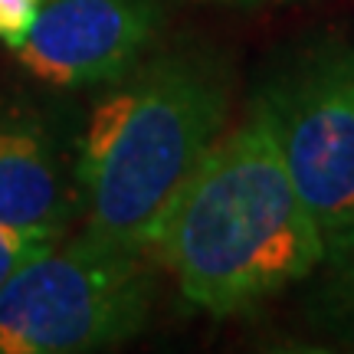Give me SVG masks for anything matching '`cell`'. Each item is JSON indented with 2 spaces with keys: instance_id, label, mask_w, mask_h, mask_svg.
Listing matches in <instances>:
<instances>
[{
  "instance_id": "cell-5",
  "label": "cell",
  "mask_w": 354,
  "mask_h": 354,
  "mask_svg": "<svg viewBox=\"0 0 354 354\" xmlns=\"http://www.w3.org/2000/svg\"><path fill=\"white\" fill-rule=\"evenodd\" d=\"M158 0H43L17 59L56 88H105L154 50Z\"/></svg>"
},
{
  "instance_id": "cell-6",
  "label": "cell",
  "mask_w": 354,
  "mask_h": 354,
  "mask_svg": "<svg viewBox=\"0 0 354 354\" xmlns=\"http://www.w3.org/2000/svg\"><path fill=\"white\" fill-rule=\"evenodd\" d=\"M79 210L76 174L53 128L30 112L0 115V223L56 243Z\"/></svg>"
},
{
  "instance_id": "cell-7",
  "label": "cell",
  "mask_w": 354,
  "mask_h": 354,
  "mask_svg": "<svg viewBox=\"0 0 354 354\" xmlns=\"http://www.w3.org/2000/svg\"><path fill=\"white\" fill-rule=\"evenodd\" d=\"M328 279H325V312L335 328L354 338V243L344 253L325 259Z\"/></svg>"
},
{
  "instance_id": "cell-8",
  "label": "cell",
  "mask_w": 354,
  "mask_h": 354,
  "mask_svg": "<svg viewBox=\"0 0 354 354\" xmlns=\"http://www.w3.org/2000/svg\"><path fill=\"white\" fill-rule=\"evenodd\" d=\"M53 246H56V243L37 240V236H30L24 230H13V227H7V223H0V286H3L20 266H26L30 259L43 256L46 250H53Z\"/></svg>"
},
{
  "instance_id": "cell-10",
  "label": "cell",
  "mask_w": 354,
  "mask_h": 354,
  "mask_svg": "<svg viewBox=\"0 0 354 354\" xmlns=\"http://www.w3.org/2000/svg\"><path fill=\"white\" fill-rule=\"evenodd\" d=\"M201 3H223V7H263V3H282V0H201Z\"/></svg>"
},
{
  "instance_id": "cell-1",
  "label": "cell",
  "mask_w": 354,
  "mask_h": 354,
  "mask_svg": "<svg viewBox=\"0 0 354 354\" xmlns=\"http://www.w3.org/2000/svg\"><path fill=\"white\" fill-rule=\"evenodd\" d=\"M230 99V69L197 46L148 53L105 86L76 151L82 236L118 253H154L177 197L223 135Z\"/></svg>"
},
{
  "instance_id": "cell-9",
  "label": "cell",
  "mask_w": 354,
  "mask_h": 354,
  "mask_svg": "<svg viewBox=\"0 0 354 354\" xmlns=\"http://www.w3.org/2000/svg\"><path fill=\"white\" fill-rule=\"evenodd\" d=\"M43 0H0V43L17 50L37 20Z\"/></svg>"
},
{
  "instance_id": "cell-3",
  "label": "cell",
  "mask_w": 354,
  "mask_h": 354,
  "mask_svg": "<svg viewBox=\"0 0 354 354\" xmlns=\"http://www.w3.org/2000/svg\"><path fill=\"white\" fill-rule=\"evenodd\" d=\"M154 302L148 256L79 236L20 266L0 286V354H79L122 344Z\"/></svg>"
},
{
  "instance_id": "cell-2",
  "label": "cell",
  "mask_w": 354,
  "mask_h": 354,
  "mask_svg": "<svg viewBox=\"0 0 354 354\" xmlns=\"http://www.w3.org/2000/svg\"><path fill=\"white\" fill-rule=\"evenodd\" d=\"M154 253L180 295L216 318L250 312L325 266V236L295 190L259 99L207 151Z\"/></svg>"
},
{
  "instance_id": "cell-4",
  "label": "cell",
  "mask_w": 354,
  "mask_h": 354,
  "mask_svg": "<svg viewBox=\"0 0 354 354\" xmlns=\"http://www.w3.org/2000/svg\"><path fill=\"white\" fill-rule=\"evenodd\" d=\"M328 256L354 243V43L318 39L256 95Z\"/></svg>"
}]
</instances>
